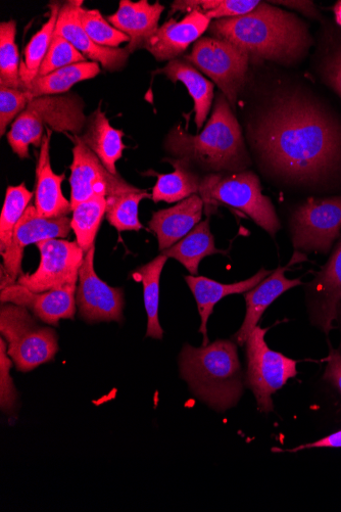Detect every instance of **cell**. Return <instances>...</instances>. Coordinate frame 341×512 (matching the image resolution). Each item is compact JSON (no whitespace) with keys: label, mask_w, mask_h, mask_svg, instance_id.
<instances>
[{"label":"cell","mask_w":341,"mask_h":512,"mask_svg":"<svg viewBox=\"0 0 341 512\" xmlns=\"http://www.w3.org/2000/svg\"><path fill=\"white\" fill-rule=\"evenodd\" d=\"M80 21L90 39L108 49H119L130 38L106 20L99 10L80 9Z\"/></svg>","instance_id":"cell-36"},{"label":"cell","mask_w":341,"mask_h":512,"mask_svg":"<svg viewBox=\"0 0 341 512\" xmlns=\"http://www.w3.org/2000/svg\"><path fill=\"white\" fill-rule=\"evenodd\" d=\"M52 130L44 135L36 166L35 208L46 218L68 216L72 211L71 202L62 191L66 174L54 172L51 163Z\"/></svg>","instance_id":"cell-18"},{"label":"cell","mask_w":341,"mask_h":512,"mask_svg":"<svg viewBox=\"0 0 341 512\" xmlns=\"http://www.w3.org/2000/svg\"><path fill=\"white\" fill-rule=\"evenodd\" d=\"M269 4L284 6L290 10L301 13L312 20H322V15L313 2H304V0L303 2H297V0H294V2H269Z\"/></svg>","instance_id":"cell-45"},{"label":"cell","mask_w":341,"mask_h":512,"mask_svg":"<svg viewBox=\"0 0 341 512\" xmlns=\"http://www.w3.org/2000/svg\"><path fill=\"white\" fill-rule=\"evenodd\" d=\"M313 448H341V431L328 435L314 443L301 445L297 448L290 450H281V449H273L274 452H291L297 453L299 451L305 449H313Z\"/></svg>","instance_id":"cell-44"},{"label":"cell","mask_w":341,"mask_h":512,"mask_svg":"<svg viewBox=\"0 0 341 512\" xmlns=\"http://www.w3.org/2000/svg\"><path fill=\"white\" fill-rule=\"evenodd\" d=\"M268 329L258 327L247 341V385L262 412L273 411L272 395L298 375L297 361L271 350L265 337Z\"/></svg>","instance_id":"cell-9"},{"label":"cell","mask_w":341,"mask_h":512,"mask_svg":"<svg viewBox=\"0 0 341 512\" xmlns=\"http://www.w3.org/2000/svg\"><path fill=\"white\" fill-rule=\"evenodd\" d=\"M145 198H151L150 194L139 189L107 198V220L119 232L141 230L139 205Z\"/></svg>","instance_id":"cell-34"},{"label":"cell","mask_w":341,"mask_h":512,"mask_svg":"<svg viewBox=\"0 0 341 512\" xmlns=\"http://www.w3.org/2000/svg\"><path fill=\"white\" fill-rule=\"evenodd\" d=\"M211 21L205 14L193 12L181 21L171 19L159 28L157 33L146 42L144 49L158 62L179 59L202 35L209 30Z\"/></svg>","instance_id":"cell-17"},{"label":"cell","mask_w":341,"mask_h":512,"mask_svg":"<svg viewBox=\"0 0 341 512\" xmlns=\"http://www.w3.org/2000/svg\"><path fill=\"white\" fill-rule=\"evenodd\" d=\"M297 252L328 254L341 235V196L309 198L290 218Z\"/></svg>","instance_id":"cell-8"},{"label":"cell","mask_w":341,"mask_h":512,"mask_svg":"<svg viewBox=\"0 0 341 512\" xmlns=\"http://www.w3.org/2000/svg\"><path fill=\"white\" fill-rule=\"evenodd\" d=\"M324 380L330 383L341 395V354L330 348Z\"/></svg>","instance_id":"cell-43"},{"label":"cell","mask_w":341,"mask_h":512,"mask_svg":"<svg viewBox=\"0 0 341 512\" xmlns=\"http://www.w3.org/2000/svg\"><path fill=\"white\" fill-rule=\"evenodd\" d=\"M162 254L180 262L191 275H198L202 260L215 254L226 255V252L216 248L210 228V217H208Z\"/></svg>","instance_id":"cell-27"},{"label":"cell","mask_w":341,"mask_h":512,"mask_svg":"<svg viewBox=\"0 0 341 512\" xmlns=\"http://www.w3.org/2000/svg\"><path fill=\"white\" fill-rule=\"evenodd\" d=\"M307 294L312 323L329 334L341 302V238L327 263L308 285Z\"/></svg>","instance_id":"cell-14"},{"label":"cell","mask_w":341,"mask_h":512,"mask_svg":"<svg viewBox=\"0 0 341 512\" xmlns=\"http://www.w3.org/2000/svg\"><path fill=\"white\" fill-rule=\"evenodd\" d=\"M335 22L341 28V2H338L333 9Z\"/></svg>","instance_id":"cell-46"},{"label":"cell","mask_w":341,"mask_h":512,"mask_svg":"<svg viewBox=\"0 0 341 512\" xmlns=\"http://www.w3.org/2000/svg\"><path fill=\"white\" fill-rule=\"evenodd\" d=\"M123 136L124 132L114 128L106 113L99 107L87 118L86 126L79 137L112 174L119 175L116 163L123 157L126 149Z\"/></svg>","instance_id":"cell-24"},{"label":"cell","mask_w":341,"mask_h":512,"mask_svg":"<svg viewBox=\"0 0 341 512\" xmlns=\"http://www.w3.org/2000/svg\"><path fill=\"white\" fill-rule=\"evenodd\" d=\"M199 194L208 217L223 205L248 215L272 238L280 229V221L271 200L262 194L260 179L250 170L209 173L202 179Z\"/></svg>","instance_id":"cell-5"},{"label":"cell","mask_w":341,"mask_h":512,"mask_svg":"<svg viewBox=\"0 0 341 512\" xmlns=\"http://www.w3.org/2000/svg\"><path fill=\"white\" fill-rule=\"evenodd\" d=\"M251 147L274 175L305 188L341 182V121L312 92H272L248 125Z\"/></svg>","instance_id":"cell-1"},{"label":"cell","mask_w":341,"mask_h":512,"mask_svg":"<svg viewBox=\"0 0 341 512\" xmlns=\"http://www.w3.org/2000/svg\"><path fill=\"white\" fill-rule=\"evenodd\" d=\"M270 273L272 272L263 268L253 277L246 279V281L230 285L218 283L214 281V279L205 276H185V282L193 294L194 299L197 301L201 315L202 323L200 333L203 335V346L210 344L207 324L217 303L227 296L246 294L252 291L262 283Z\"/></svg>","instance_id":"cell-21"},{"label":"cell","mask_w":341,"mask_h":512,"mask_svg":"<svg viewBox=\"0 0 341 512\" xmlns=\"http://www.w3.org/2000/svg\"><path fill=\"white\" fill-rule=\"evenodd\" d=\"M71 229L69 216L46 218L37 212L35 206L30 205L15 229L10 248L2 255L3 265L13 281L18 282L24 273L22 262L28 246L46 240L65 239Z\"/></svg>","instance_id":"cell-13"},{"label":"cell","mask_w":341,"mask_h":512,"mask_svg":"<svg viewBox=\"0 0 341 512\" xmlns=\"http://www.w3.org/2000/svg\"><path fill=\"white\" fill-rule=\"evenodd\" d=\"M14 362L8 354L7 342L0 340V407L6 413L16 410L18 393L11 377Z\"/></svg>","instance_id":"cell-40"},{"label":"cell","mask_w":341,"mask_h":512,"mask_svg":"<svg viewBox=\"0 0 341 512\" xmlns=\"http://www.w3.org/2000/svg\"><path fill=\"white\" fill-rule=\"evenodd\" d=\"M73 139L70 176L72 209L93 198H109L138 190L120 175L112 174L79 136L74 135Z\"/></svg>","instance_id":"cell-11"},{"label":"cell","mask_w":341,"mask_h":512,"mask_svg":"<svg viewBox=\"0 0 341 512\" xmlns=\"http://www.w3.org/2000/svg\"><path fill=\"white\" fill-rule=\"evenodd\" d=\"M168 259L167 256L161 254L151 262L137 268L132 274L135 281H139L143 286L144 306L146 314H148L146 338L162 340L164 336L159 319L160 283Z\"/></svg>","instance_id":"cell-28"},{"label":"cell","mask_w":341,"mask_h":512,"mask_svg":"<svg viewBox=\"0 0 341 512\" xmlns=\"http://www.w3.org/2000/svg\"><path fill=\"white\" fill-rule=\"evenodd\" d=\"M40 263L33 273H23L18 283L34 293L77 285L85 253L77 242L52 239L36 244Z\"/></svg>","instance_id":"cell-10"},{"label":"cell","mask_w":341,"mask_h":512,"mask_svg":"<svg viewBox=\"0 0 341 512\" xmlns=\"http://www.w3.org/2000/svg\"><path fill=\"white\" fill-rule=\"evenodd\" d=\"M86 61L88 60L67 39L55 34L37 77H44L62 68Z\"/></svg>","instance_id":"cell-38"},{"label":"cell","mask_w":341,"mask_h":512,"mask_svg":"<svg viewBox=\"0 0 341 512\" xmlns=\"http://www.w3.org/2000/svg\"><path fill=\"white\" fill-rule=\"evenodd\" d=\"M30 102L26 90L0 86V135L6 134L9 125L27 109Z\"/></svg>","instance_id":"cell-39"},{"label":"cell","mask_w":341,"mask_h":512,"mask_svg":"<svg viewBox=\"0 0 341 512\" xmlns=\"http://www.w3.org/2000/svg\"><path fill=\"white\" fill-rule=\"evenodd\" d=\"M101 73L99 63L86 61L37 77L26 89L31 100L46 96L65 95L75 84L93 79Z\"/></svg>","instance_id":"cell-29"},{"label":"cell","mask_w":341,"mask_h":512,"mask_svg":"<svg viewBox=\"0 0 341 512\" xmlns=\"http://www.w3.org/2000/svg\"><path fill=\"white\" fill-rule=\"evenodd\" d=\"M209 32L236 46L254 64L295 65L306 58L313 44L304 21L269 3H261L245 16L213 21Z\"/></svg>","instance_id":"cell-2"},{"label":"cell","mask_w":341,"mask_h":512,"mask_svg":"<svg viewBox=\"0 0 341 512\" xmlns=\"http://www.w3.org/2000/svg\"><path fill=\"white\" fill-rule=\"evenodd\" d=\"M83 100L74 93L46 96L31 100L28 109L34 111L44 125L55 132L82 134L87 118Z\"/></svg>","instance_id":"cell-23"},{"label":"cell","mask_w":341,"mask_h":512,"mask_svg":"<svg viewBox=\"0 0 341 512\" xmlns=\"http://www.w3.org/2000/svg\"><path fill=\"white\" fill-rule=\"evenodd\" d=\"M62 5H50L51 15L41 29L31 38L25 49V61L21 63V78L26 89L38 75L48 49L55 37L57 22Z\"/></svg>","instance_id":"cell-30"},{"label":"cell","mask_w":341,"mask_h":512,"mask_svg":"<svg viewBox=\"0 0 341 512\" xmlns=\"http://www.w3.org/2000/svg\"><path fill=\"white\" fill-rule=\"evenodd\" d=\"M155 74H163L173 83L182 82L185 85L194 103V112H196L194 122L198 130L202 129L213 104L214 83L184 59L170 61Z\"/></svg>","instance_id":"cell-25"},{"label":"cell","mask_w":341,"mask_h":512,"mask_svg":"<svg viewBox=\"0 0 341 512\" xmlns=\"http://www.w3.org/2000/svg\"><path fill=\"white\" fill-rule=\"evenodd\" d=\"M16 35V21L0 24V86L26 90L21 78Z\"/></svg>","instance_id":"cell-33"},{"label":"cell","mask_w":341,"mask_h":512,"mask_svg":"<svg viewBox=\"0 0 341 512\" xmlns=\"http://www.w3.org/2000/svg\"><path fill=\"white\" fill-rule=\"evenodd\" d=\"M0 293V301L12 303L28 309L44 323L58 327L62 319H74L77 309V285L43 293H34L18 282Z\"/></svg>","instance_id":"cell-15"},{"label":"cell","mask_w":341,"mask_h":512,"mask_svg":"<svg viewBox=\"0 0 341 512\" xmlns=\"http://www.w3.org/2000/svg\"><path fill=\"white\" fill-rule=\"evenodd\" d=\"M163 161L171 164L174 172L160 174L152 171L158 178L152 194L155 203L181 202L200 193L203 177L196 168L183 159L166 158Z\"/></svg>","instance_id":"cell-26"},{"label":"cell","mask_w":341,"mask_h":512,"mask_svg":"<svg viewBox=\"0 0 341 512\" xmlns=\"http://www.w3.org/2000/svg\"><path fill=\"white\" fill-rule=\"evenodd\" d=\"M107 198L97 197L83 202L72 211L71 227L76 242L86 254L95 247V239L106 216Z\"/></svg>","instance_id":"cell-31"},{"label":"cell","mask_w":341,"mask_h":512,"mask_svg":"<svg viewBox=\"0 0 341 512\" xmlns=\"http://www.w3.org/2000/svg\"><path fill=\"white\" fill-rule=\"evenodd\" d=\"M165 149L208 173L246 171L252 164L241 126L222 93L203 132L192 135L178 124L169 132Z\"/></svg>","instance_id":"cell-3"},{"label":"cell","mask_w":341,"mask_h":512,"mask_svg":"<svg viewBox=\"0 0 341 512\" xmlns=\"http://www.w3.org/2000/svg\"><path fill=\"white\" fill-rule=\"evenodd\" d=\"M287 267H279L267 276L255 289L245 294L247 302V315L239 331L233 336V340L239 346L247 343L253 331L258 327L268 307L282 294L302 285L300 278L288 279L284 272Z\"/></svg>","instance_id":"cell-22"},{"label":"cell","mask_w":341,"mask_h":512,"mask_svg":"<svg viewBox=\"0 0 341 512\" xmlns=\"http://www.w3.org/2000/svg\"><path fill=\"white\" fill-rule=\"evenodd\" d=\"M0 333L14 365L22 372L54 360L59 352L57 332L41 327L28 309L16 304L0 307Z\"/></svg>","instance_id":"cell-6"},{"label":"cell","mask_w":341,"mask_h":512,"mask_svg":"<svg viewBox=\"0 0 341 512\" xmlns=\"http://www.w3.org/2000/svg\"><path fill=\"white\" fill-rule=\"evenodd\" d=\"M337 319L339 320V323H340V334H341V302L337 309ZM340 348H341V342H340Z\"/></svg>","instance_id":"cell-47"},{"label":"cell","mask_w":341,"mask_h":512,"mask_svg":"<svg viewBox=\"0 0 341 512\" xmlns=\"http://www.w3.org/2000/svg\"><path fill=\"white\" fill-rule=\"evenodd\" d=\"M32 199L33 193L27 189L25 182L9 186L2 216H0V253L2 255L10 248L15 229Z\"/></svg>","instance_id":"cell-32"},{"label":"cell","mask_w":341,"mask_h":512,"mask_svg":"<svg viewBox=\"0 0 341 512\" xmlns=\"http://www.w3.org/2000/svg\"><path fill=\"white\" fill-rule=\"evenodd\" d=\"M260 4L259 0H222L221 5L207 13L206 17L210 21H216L245 16L253 12Z\"/></svg>","instance_id":"cell-41"},{"label":"cell","mask_w":341,"mask_h":512,"mask_svg":"<svg viewBox=\"0 0 341 512\" xmlns=\"http://www.w3.org/2000/svg\"><path fill=\"white\" fill-rule=\"evenodd\" d=\"M44 124L38 115L26 109L7 133L9 145L21 160L30 159L29 147L40 148L43 142Z\"/></svg>","instance_id":"cell-35"},{"label":"cell","mask_w":341,"mask_h":512,"mask_svg":"<svg viewBox=\"0 0 341 512\" xmlns=\"http://www.w3.org/2000/svg\"><path fill=\"white\" fill-rule=\"evenodd\" d=\"M164 11L165 7L160 3L152 5L148 0H140L136 3L131 0H121L118 11L109 16L108 21L130 38L126 49L132 54L144 49L146 42L157 33Z\"/></svg>","instance_id":"cell-19"},{"label":"cell","mask_w":341,"mask_h":512,"mask_svg":"<svg viewBox=\"0 0 341 512\" xmlns=\"http://www.w3.org/2000/svg\"><path fill=\"white\" fill-rule=\"evenodd\" d=\"M322 82L341 99V34L328 35L318 62Z\"/></svg>","instance_id":"cell-37"},{"label":"cell","mask_w":341,"mask_h":512,"mask_svg":"<svg viewBox=\"0 0 341 512\" xmlns=\"http://www.w3.org/2000/svg\"><path fill=\"white\" fill-rule=\"evenodd\" d=\"M182 379L194 395L218 411L235 406L243 393L235 343L217 340L208 346L185 345L179 356Z\"/></svg>","instance_id":"cell-4"},{"label":"cell","mask_w":341,"mask_h":512,"mask_svg":"<svg viewBox=\"0 0 341 512\" xmlns=\"http://www.w3.org/2000/svg\"><path fill=\"white\" fill-rule=\"evenodd\" d=\"M204 212L201 196L192 195L172 208L154 213L149 226L158 238L160 251L171 248L186 237L202 222Z\"/></svg>","instance_id":"cell-20"},{"label":"cell","mask_w":341,"mask_h":512,"mask_svg":"<svg viewBox=\"0 0 341 512\" xmlns=\"http://www.w3.org/2000/svg\"><path fill=\"white\" fill-rule=\"evenodd\" d=\"M95 247L84 258L79 271L76 304L80 317L87 323L123 321L124 292L110 287L94 269Z\"/></svg>","instance_id":"cell-12"},{"label":"cell","mask_w":341,"mask_h":512,"mask_svg":"<svg viewBox=\"0 0 341 512\" xmlns=\"http://www.w3.org/2000/svg\"><path fill=\"white\" fill-rule=\"evenodd\" d=\"M184 60L210 77L235 109L249 72L251 61L248 55L233 44L211 36L194 43Z\"/></svg>","instance_id":"cell-7"},{"label":"cell","mask_w":341,"mask_h":512,"mask_svg":"<svg viewBox=\"0 0 341 512\" xmlns=\"http://www.w3.org/2000/svg\"><path fill=\"white\" fill-rule=\"evenodd\" d=\"M83 2L73 0L62 5L56 27V35L67 39L87 60L99 63L110 72L121 71L127 65L130 53L124 49H108L94 43L80 21Z\"/></svg>","instance_id":"cell-16"},{"label":"cell","mask_w":341,"mask_h":512,"mask_svg":"<svg viewBox=\"0 0 341 512\" xmlns=\"http://www.w3.org/2000/svg\"><path fill=\"white\" fill-rule=\"evenodd\" d=\"M222 3V0H186V2H174L171 8V12L169 16L177 12L181 13H193L200 12L202 14H207L215 9H217Z\"/></svg>","instance_id":"cell-42"}]
</instances>
